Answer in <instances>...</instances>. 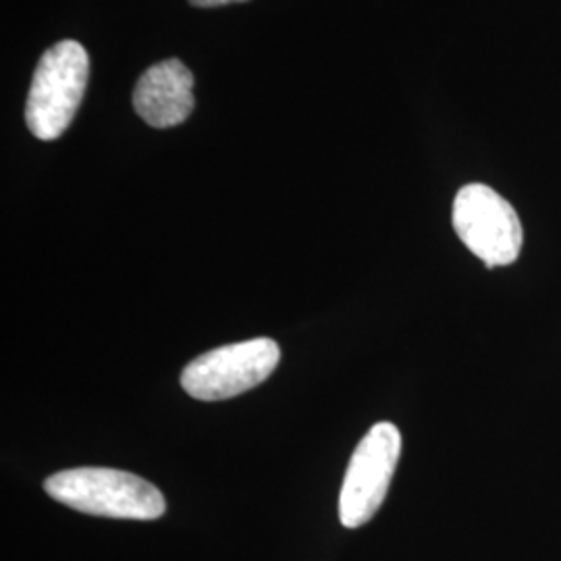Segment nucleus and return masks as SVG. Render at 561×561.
Here are the masks:
<instances>
[{
    "label": "nucleus",
    "mask_w": 561,
    "mask_h": 561,
    "mask_svg": "<svg viewBox=\"0 0 561 561\" xmlns=\"http://www.w3.org/2000/svg\"><path fill=\"white\" fill-rule=\"evenodd\" d=\"M190 4H194V7H204V9H208V7H222V4H233V2H245V0H187Z\"/></svg>",
    "instance_id": "obj_7"
},
{
    "label": "nucleus",
    "mask_w": 561,
    "mask_h": 561,
    "mask_svg": "<svg viewBox=\"0 0 561 561\" xmlns=\"http://www.w3.org/2000/svg\"><path fill=\"white\" fill-rule=\"evenodd\" d=\"M134 108L150 127L167 129L194 111V76L178 59L162 60L141 73L134 90Z\"/></svg>",
    "instance_id": "obj_6"
},
{
    "label": "nucleus",
    "mask_w": 561,
    "mask_h": 561,
    "mask_svg": "<svg viewBox=\"0 0 561 561\" xmlns=\"http://www.w3.org/2000/svg\"><path fill=\"white\" fill-rule=\"evenodd\" d=\"M454 229L489 268L518 261L524 241L516 208L484 183L463 185L454 201Z\"/></svg>",
    "instance_id": "obj_4"
},
{
    "label": "nucleus",
    "mask_w": 561,
    "mask_h": 561,
    "mask_svg": "<svg viewBox=\"0 0 561 561\" xmlns=\"http://www.w3.org/2000/svg\"><path fill=\"white\" fill-rule=\"evenodd\" d=\"M88 78L90 59L80 42H59L42 55L25 104V123L38 140H57L71 125Z\"/></svg>",
    "instance_id": "obj_2"
},
{
    "label": "nucleus",
    "mask_w": 561,
    "mask_h": 561,
    "mask_svg": "<svg viewBox=\"0 0 561 561\" xmlns=\"http://www.w3.org/2000/svg\"><path fill=\"white\" fill-rule=\"evenodd\" d=\"M44 491L81 514L117 520H157L167 510L161 491L138 474L115 468H71L44 482Z\"/></svg>",
    "instance_id": "obj_1"
},
{
    "label": "nucleus",
    "mask_w": 561,
    "mask_h": 561,
    "mask_svg": "<svg viewBox=\"0 0 561 561\" xmlns=\"http://www.w3.org/2000/svg\"><path fill=\"white\" fill-rule=\"evenodd\" d=\"M279 360V345L268 337L222 345L190 362L181 387L194 400H231L266 381Z\"/></svg>",
    "instance_id": "obj_3"
},
{
    "label": "nucleus",
    "mask_w": 561,
    "mask_h": 561,
    "mask_svg": "<svg viewBox=\"0 0 561 561\" xmlns=\"http://www.w3.org/2000/svg\"><path fill=\"white\" fill-rule=\"evenodd\" d=\"M400 454L401 435L396 424L379 422L364 435L341 484L340 520L345 528H360L375 518L387 497Z\"/></svg>",
    "instance_id": "obj_5"
}]
</instances>
